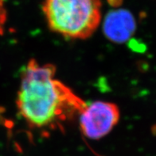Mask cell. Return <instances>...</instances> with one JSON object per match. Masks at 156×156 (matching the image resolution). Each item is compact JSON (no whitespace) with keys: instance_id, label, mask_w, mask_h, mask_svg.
I'll use <instances>...</instances> for the list:
<instances>
[{"instance_id":"277c9868","label":"cell","mask_w":156,"mask_h":156,"mask_svg":"<svg viewBox=\"0 0 156 156\" xmlns=\"http://www.w3.org/2000/svg\"><path fill=\"white\" fill-rule=\"evenodd\" d=\"M135 29V20L128 10H112L107 14L104 21V34L114 43L122 44L127 41L134 34Z\"/></svg>"},{"instance_id":"3957f363","label":"cell","mask_w":156,"mask_h":156,"mask_svg":"<svg viewBox=\"0 0 156 156\" xmlns=\"http://www.w3.org/2000/svg\"><path fill=\"white\" fill-rule=\"evenodd\" d=\"M120 113L116 104L97 101L86 105L80 113V127L85 136L98 140L108 134L118 124Z\"/></svg>"},{"instance_id":"5b68a950","label":"cell","mask_w":156,"mask_h":156,"mask_svg":"<svg viewBox=\"0 0 156 156\" xmlns=\"http://www.w3.org/2000/svg\"><path fill=\"white\" fill-rule=\"evenodd\" d=\"M6 19H7V12L5 6V0H0V35L4 34Z\"/></svg>"},{"instance_id":"7a4b0ae2","label":"cell","mask_w":156,"mask_h":156,"mask_svg":"<svg viewBox=\"0 0 156 156\" xmlns=\"http://www.w3.org/2000/svg\"><path fill=\"white\" fill-rule=\"evenodd\" d=\"M101 0H45L44 15L51 31L67 39L85 40L101 21Z\"/></svg>"},{"instance_id":"6da1fadb","label":"cell","mask_w":156,"mask_h":156,"mask_svg":"<svg viewBox=\"0 0 156 156\" xmlns=\"http://www.w3.org/2000/svg\"><path fill=\"white\" fill-rule=\"evenodd\" d=\"M56 67L30 59L21 74L17 97L19 114L32 129L55 130L82 112L86 103L55 79Z\"/></svg>"}]
</instances>
